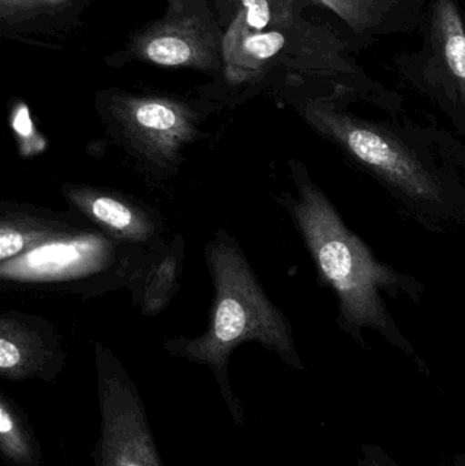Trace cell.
Listing matches in <instances>:
<instances>
[{"label": "cell", "mask_w": 465, "mask_h": 466, "mask_svg": "<svg viewBox=\"0 0 465 466\" xmlns=\"http://www.w3.org/2000/svg\"><path fill=\"white\" fill-rule=\"evenodd\" d=\"M63 353L40 331L22 325L14 318L0 322V375L21 382L29 378L54 380L63 367Z\"/></svg>", "instance_id": "obj_6"}, {"label": "cell", "mask_w": 465, "mask_h": 466, "mask_svg": "<svg viewBox=\"0 0 465 466\" xmlns=\"http://www.w3.org/2000/svg\"><path fill=\"white\" fill-rule=\"evenodd\" d=\"M207 262L215 282V306L209 329L196 339L171 341L167 350L210 367L221 397L237 426L245 423V410L232 390L228 359L245 342L256 341L278 353L288 366L302 370L291 326L257 281L248 260L234 243H210Z\"/></svg>", "instance_id": "obj_1"}, {"label": "cell", "mask_w": 465, "mask_h": 466, "mask_svg": "<svg viewBox=\"0 0 465 466\" xmlns=\"http://www.w3.org/2000/svg\"><path fill=\"white\" fill-rule=\"evenodd\" d=\"M357 32L376 26L398 0H321Z\"/></svg>", "instance_id": "obj_11"}, {"label": "cell", "mask_w": 465, "mask_h": 466, "mask_svg": "<svg viewBox=\"0 0 465 466\" xmlns=\"http://www.w3.org/2000/svg\"><path fill=\"white\" fill-rule=\"evenodd\" d=\"M63 235H56L45 228H30V227H19L16 224L3 221L0 228V260L14 259L24 252L54 240V238H62Z\"/></svg>", "instance_id": "obj_12"}, {"label": "cell", "mask_w": 465, "mask_h": 466, "mask_svg": "<svg viewBox=\"0 0 465 466\" xmlns=\"http://www.w3.org/2000/svg\"><path fill=\"white\" fill-rule=\"evenodd\" d=\"M357 466H401L392 459L389 453L376 443H363L357 457ZM448 466H465V456H455L452 464Z\"/></svg>", "instance_id": "obj_15"}, {"label": "cell", "mask_w": 465, "mask_h": 466, "mask_svg": "<svg viewBox=\"0 0 465 466\" xmlns=\"http://www.w3.org/2000/svg\"><path fill=\"white\" fill-rule=\"evenodd\" d=\"M100 432L92 466H166L144 402L133 380L109 350L97 348Z\"/></svg>", "instance_id": "obj_4"}, {"label": "cell", "mask_w": 465, "mask_h": 466, "mask_svg": "<svg viewBox=\"0 0 465 466\" xmlns=\"http://www.w3.org/2000/svg\"><path fill=\"white\" fill-rule=\"evenodd\" d=\"M305 116L319 133L332 138L355 160L376 172L404 196L415 201H441L437 177L392 134L321 104L308 106Z\"/></svg>", "instance_id": "obj_3"}, {"label": "cell", "mask_w": 465, "mask_h": 466, "mask_svg": "<svg viewBox=\"0 0 465 466\" xmlns=\"http://www.w3.org/2000/svg\"><path fill=\"white\" fill-rule=\"evenodd\" d=\"M131 144L152 160L172 161L193 136L187 116L177 106L160 101H142L126 115Z\"/></svg>", "instance_id": "obj_7"}, {"label": "cell", "mask_w": 465, "mask_h": 466, "mask_svg": "<svg viewBox=\"0 0 465 466\" xmlns=\"http://www.w3.org/2000/svg\"><path fill=\"white\" fill-rule=\"evenodd\" d=\"M147 55L150 60L158 65L179 66L190 59L191 48L187 41L182 38L163 35L150 41Z\"/></svg>", "instance_id": "obj_13"}, {"label": "cell", "mask_w": 465, "mask_h": 466, "mask_svg": "<svg viewBox=\"0 0 465 466\" xmlns=\"http://www.w3.org/2000/svg\"><path fill=\"white\" fill-rule=\"evenodd\" d=\"M434 27L445 62L455 78L465 104V29L463 18L452 0H437Z\"/></svg>", "instance_id": "obj_10"}, {"label": "cell", "mask_w": 465, "mask_h": 466, "mask_svg": "<svg viewBox=\"0 0 465 466\" xmlns=\"http://www.w3.org/2000/svg\"><path fill=\"white\" fill-rule=\"evenodd\" d=\"M0 454L8 466H40L41 448L24 410L0 394Z\"/></svg>", "instance_id": "obj_8"}, {"label": "cell", "mask_w": 465, "mask_h": 466, "mask_svg": "<svg viewBox=\"0 0 465 466\" xmlns=\"http://www.w3.org/2000/svg\"><path fill=\"white\" fill-rule=\"evenodd\" d=\"M248 8V22L254 29L261 30L269 24L270 8L268 0H243Z\"/></svg>", "instance_id": "obj_16"}, {"label": "cell", "mask_w": 465, "mask_h": 466, "mask_svg": "<svg viewBox=\"0 0 465 466\" xmlns=\"http://www.w3.org/2000/svg\"><path fill=\"white\" fill-rule=\"evenodd\" d=\"M286 44V38L281 33H258L251 35L243 43L248 55L258 60L269 59L275 56Z\"/></svg>", "instance_id": "obj_14"}, {"label": "cell", "mask_w": 465, "mask_h": 466, "mask_svg": "<svg viewBox=\"0 0 465 466\" xmlns=\"http://www.w3.org/2000/svg\"><path fill=\"white\" fill-rule=\"evenodd\" d=\"M292 213L319 273L338 295L344 319L358 328L387 330L381 290L398 279L392 268L376 259L368 246L347 228L316 186H300Z\"/></svg>", "instance_id": "obj_2"}, {"label": "cell", "mask_w": 465, "mask_h": 466, "mask_svg": "<svg viewBox=\"0 0 465 466\" xmlns=\"http://www.w3.org/2000/svg\"><path fill=\"white\" fill-rule=\"evenodd\" d=\"M111 258V244L100 236H62L2 262L0 274L15 281L70 279L98 270Z\"/></svg>", "instance_id": "obj_5"}, {"label": "cell", "mask_w": 465, "mask_h": 466, "mask_svg": "<svg viewBox=\"0 0 465 466\" xmlns=\"http://www.w3.org/2000/svg\"><path fill=\"white\" fill-rule=\"evenodd\" d=\"M73 199L79 209L120 238L142 241L152 233L150 221L141 212L119 199L85 191L76 193Z\"/></svg>", "instance_id": "obj_9"}]
</instances>
